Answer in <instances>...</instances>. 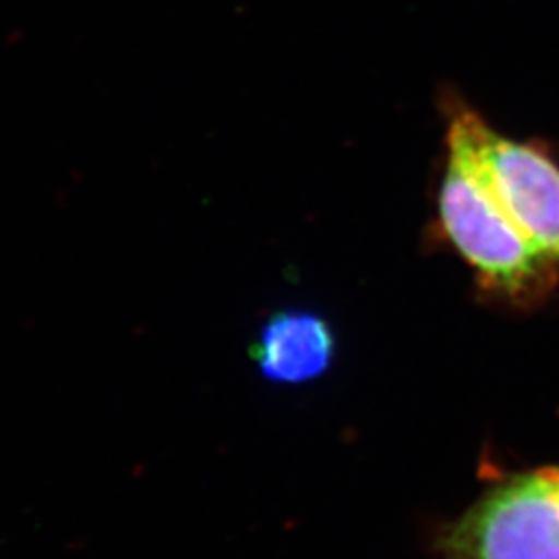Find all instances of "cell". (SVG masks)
<instances>
[{"label": "cell", "mask_w": 559, "mask_h": 559, "mask_svg": "<svg viewBox=\"0 0 559 559\" xmlns=\"http://www.w3.org/2000/svg\"><path fill=\"white\" fill-rule=\"evenodd\" d=\"M438 224L485 293L512 302H535L556 290L559 263L522 235L475 173L448 154L438 189Z\"/></svg>", "instance_id": "obj_1"}, {"label": "cell", "mask_w": 559, "mask_h": 559, "mask_svg": "<svg viewBox=\"0 0 559 559\" xmlns=\"http://www.w3.org/2000/svg\"><path fill=\"white\" fill-rule=\"evenodd\" d=\"M445 147L498 200L522 235L559 263V162L539 140L503 138L459 96L443 100Z\"/></svg>", "instance_id": "obj_2"}, {"label": "cell", "mask_w": 559, "mask_h": 559, "mask_svg": "<svg viewBox=\"0 0 559 559\" xmlns=\"http://www.w3.org/2000/svg\"><path fill=\"white\" fill-rule=\"evenodd\" d=\"M454 559H559V468L503 480L448 535Z\"/></svg>", "instance_id": "obj_3"}, {"label": "cell", "mask_w": 559, "mask_h": 559, "mask_svg": "<svg viewBox=\"0 0 559 559\" xmlns=\"http://www.w3.org/2000/svg\"><path fill=\"white\" fill-rule=\"evenodd\" d=\"M334 357V334L325 321L302 311L280 313L261 330L255 359L261 373L282 383L321 376Z\"/></svg>", "instance_id": "obj_4"}]
</instances>
